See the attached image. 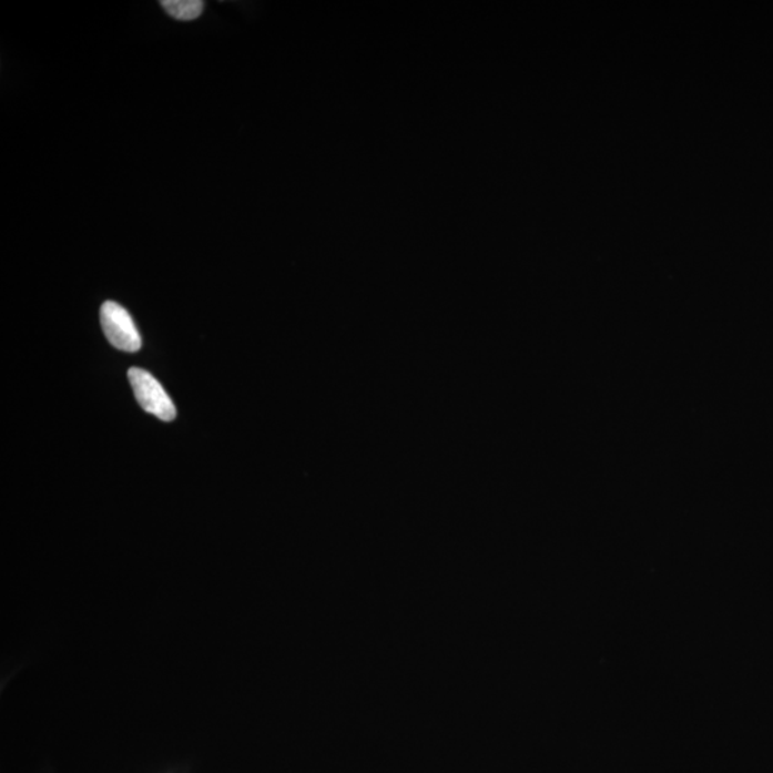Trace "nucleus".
I'll return each instance as SVG.
<instances>
[{"label":"nucleus","mask_w":773,"mask_h":773,"mask_svg":"<svg viewBox=\"0 0 773 773\" xmlns=\"http://www.w3.org/2000/svg\"><path fill=\"white\" fill-rule=\"evenodd\" d=\"M101 324L108 342L121 352L135 353L142 346L134 319L122 305L106 302L101 308Z\"/></svg>","instance_id":"obj_2"},{"label":"nucleus","mask_w":773,"mask_h":773,"mask_svg":"<svg viewBox=\"0 0 773 773\" xmlns=\"http://www.w3.org/2000/svg\"><path fill=\"white\" fill-rule=\"evenodd\" d=\"M132 390L140 406L146 413L156 416L162 421H172L176 417V408L160 382L142 368H131L128 373Z\"/></svg>","instance_id":"obj_1"},{"label":"nucleus","mask_w":773,"mask_h":773,"mask_svg":"<svg viewBox=\"0 0 773 773\" xmlns=\"http://www.w3.org/2000/svg\"><path fill=\"white\" fill-rule=\"evenodd\" d=\"M162 8L179 21H194L204 11L205 3L200 0H164Z\"/></svg>","instance_id":"obj_3"}]
</instances>
